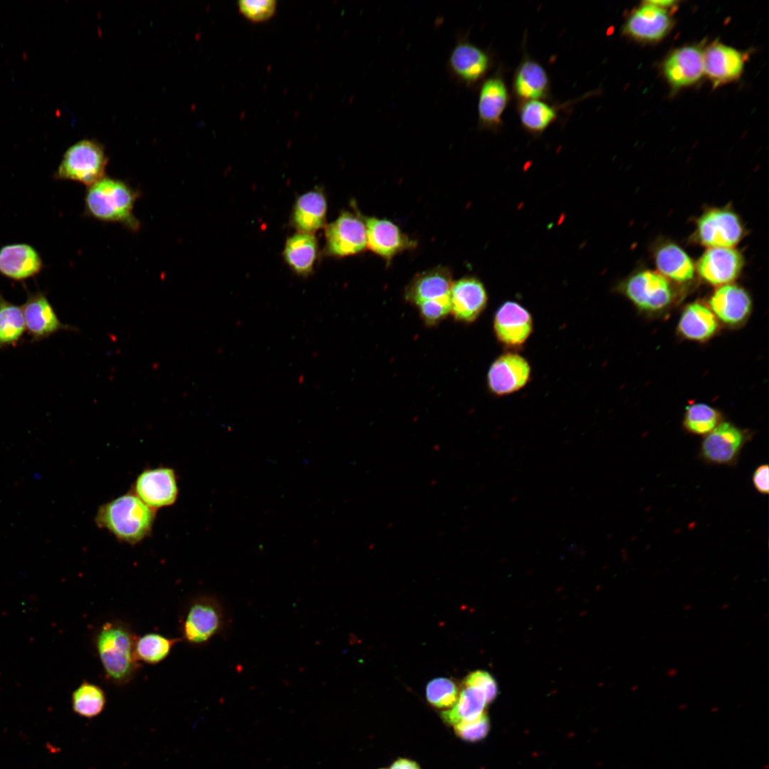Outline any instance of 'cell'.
Listing matches in <instances>:
<instances>
[{
  "instance_id": "cell-37",
  "label": "cell",
  "mask_w": 769,
  "mask_h": 769,
  "mask_svg": "<svg viewBox=\"0 0 769 769\" xmlns=\"http://www.w3.org/2000/svg\"><path fill=\"white\" fill-rule=\"evenodd\" d=\"M456 735L466 741H477L483 739L489 730V721L487 716L483 713L479 717L459 722L454 726Z\"/></svg>"
},
{
  "instance_id": "cell-21",
  "label": "cell",
  "mask_w": 769,
  "mask_h": 769,
  "mask_svg": "<svg viewBox=\"0 0 769 769\" xmlns=\"http://www.w3.org/2000/svg\"><path fill=\"white\" fill-rule=\"evenodd\" d=\"M452 273L446 266H438L416 274L406 286L404 298L417 306L422 303L449 296L453 283Z\"/></svg>"
},
{
  "instance_id": "cell-11",
  "label": "cell",
  "mask_w": 769,
  "mask_h": 769,
  "mask_svg": "<svg viewBox=\"0 0 769 769\" xmlns=\"http://www.w3.org/2000/svg\"><path fill=\"white\" fill-rule=\"evenodd\" d=\"M511 95L501 69L486 77L479 85L478 127L481 130L496 132L503 127V114Z\"/></svg>"
},
{
  "instance_id": "cell-38",
  "label": "cell",
  "mask_w": 769,
  "mask_h": 769,
  "mask_svg": "<svg viewBox=\"0 0 769 769\" xmlns=\"http://www.w3.org/2000/svg\"><path fill=\"white\" fill-rule=\"evenodd\" d=\"M417 307L424 323L433 326L438 324L450 313L449 296L424 302Z\"/></svg>"
},
{
  "instance_id": "cell-27",
  "label": "cell",
  "mask_w": 769,
  "mask_h": 769,
  "mask_svg": "<svg viewBox=\"0 0 769 769\" xmlns=\"http://www.w3.org/2000/svg\"><path fill=\"white\" fill-rule=\"evenodd\" d=\"M283 256L297 275L307 277L313 273L318 257V244L313 234L298 232L286 241Z\"/></svg>"
},
{
  "instance_id": "cell-42",
  "label": "cell",
  "mask_w": 769,
  "mask_h": 769,
  "mask_svg": "<svg viewBox=\"0 0 769 769\" xmlns=\"http://www.w3.org/2000/svg\"><path fill=\"white\" fill-rule=\"evenodd\" d=\"M389 769H421L419 764L408 758H398L391 765Z\"/></svg>"
},
{
  "instance_id": "cell-14",
  "label": "cell",
  "mask_w": 769,
  "mask_h": 769,
  "mask_svg": "<svg viewBox=\"0 0 769 769\" xmlns=\"http://www.w3.org/2000/svg\"><path fill=\"white\" fill-rule=\"evenodd\" d=\"M367 229V249L387 263L403 251L414 249L415 240L403 233L393 221L387 219L365 217Z\"/></svg>"
},
{
  "instance_id": "cell-20",
  "label": "cell",
  "mask_w": 769,
  "mask_h": 769,
  "mask_svg": "<svg viewBox=\"0 0 769 769\" xmlns=\"http://www.w3.org/2000/svg\"><path fill=\"white\" fill-rule=\"evenodd\" d=\"M512 93L518 104L549 98L550 81L545 68L535 59L525 56L515 70Z\"/></svg>"
},
{
  "instance_id": "cell-28",
  "label": "cell",
  "mask_w": 769,
  "mask_h": 769,
  "mask_svg": "<svg viewBox=\"0 0 769 769\" xmlns=\"http://www.w3.org/2000/svg\"><path fill=\"white\" fill-rule=\"evenodd\" d=\"M656 266L661 273L677 282H686L693 278L695 266L689 255L673 243L663 244L655 253Z\"/></svg>"
},
{
  "instance_id": "cell-24",
  "label": "cell",
  "mask_w": 769,
  "mask_h": 769,
  "mask_svg": "<svg viewBox=\"0 0 769 769\" xmlns=\"http://www.w3.org/2000/svg\"><path fill=\"white\" fill-rule=\"evenodd\" d=\"M703 51L689 46L672 52L664 63L663 69L669 84L675 89L697 82L704 73Z\"/></svg>"
},
{
  "instance_id": "cell-22",
  "label": "cell",
  "mask_w": 769,
  "mask_h": 769,
  "mask_svg": "<svg viewBox=\"0 0 769 769\" xmlns=\"http://www.w3.org/2000/svg\"><path fill=\"white\" fill-rule=\"evenodd\" d=\"M703 72L718 86L738 79L743 70L744 56L736 49L715 42L703 52Z\"/></svg>"
},
{
  "instance_id": "cell-41",
  "label": "cell",
  "mask_w": 769,
  "mask_h": 769,
  "mask_svg": "<svg viewBox=\"0 0 769 769\" xmlns=\"http://www.w3.org/2000/svg\"><path fill=\"white\" fill-rule=\"evenodd\" d=\"M768 469V464H761L755 469L752 476L754 488L763 495H767L769 492Z\"/></svg>"
},
{
  "instance_id": "cell-23",
  "label": "cell",
  "mask_w": 769,
  "mask_h": 769,
  "mask_svg": "<svg viewBox=\"0 0 769 769\" xmlns=\"http://www.w3.org/2000/svg\"><path fill=\"white\" fill-rule=\"evenodd\" d=\"M43 260L31 245L11 244L0 249V274L16 281L37 276L43 269Z\"/></svg>"
},
{
  "instance_id": "cell-39",
  "label": "cell",
  "mask_w": 769,
  "mask_h": 769,
  "mask_svg": "<svg viewBox=\"0 0 769 769\" xmlns=\"http://www.w3.org/2000/svg\"><path fill=\"white\" fill-rule=\"evenodd\" d=\"M240 11L252 21H264L273 16L276 8L275 0H241Z\"/></svg>"
},
{
  "instance_id": "cell-44",
  "label": "cell",
  "mask_w": 769,
  "mask_h": 769,
  "mask_svg": "<svg viewBox=\"0 0 769 769\" xmlns=\"http://www.w3.org/2000/svg\"><path fill=\"white\" fill-rule=\"evenodd\" d=\"M678 671L676 667H671L666 670V675L669 678H673L678 674Z\"/></svg>"
},
{
  "instance_id": "cell-17",
  "label": "cell",
  "mask_w": 769,
  "mask_h": 769,
  "mask_svg": "<svg viewBox=\"0 0 769 769\" xmlns=\"http://www.w3.org/2000/svg\"><path fill=\"white\" fill-rule=\"evenodd\" d=\"M21 307L31 342L41 341L58 331L73 329L61 322L46 295L42 291L28 292L26 300Z\"/></svg>"
},
{
  "instance_id": "cell-5",
  "label": "cell",
  "mask_w": 769,
  "mask_h": 769,
  "mask_svg": "<svg viewBox=\"0 0 769 769\" xmlns=\"http://www.w3.org/2000/svg\"><path fill=\"white\" fill-rule=\"evenodd\" d=\"M324 253L334 258L359 254L367 249V229L363 216L357 210H343L337 219L325 225Z\"/></svg>"
},
{
  "instance_id": "cell-18",
  "label": "cell",
  "mask_w": 769,
  "mask_h": 769,
  "mask_svg": "<svg viewBox=\"0 0 769 769\" xmlns=\"http://www.w3.org/2000/svg\"><path fill=\"white\" fill-rule=\"evenodd\" d=\"M134 490L135 495L152 509L171 506L178 495L175 473L166 467L147 469L137 478Z\"/></svg>"
},
{
  "instance_id": "cell-19",
  "label": "cell",
  "mask_w": 769,
  "mask_h": 769,
  "mask_svg": "<svg viewBox=\"0 0 769 769\" xmlns=\"http://www.w3.org/2000/svg\"><path fill=\"white\" fill-rule=\"evenodd\" d=\"M743 266L741 254L733 248H709L696 264L702 279L712 285H726L736 279Z\"/></svg>"
},
{
  "instance_id": "cell-6",
  "label": "cell",
  "mask_w": 769,
  "mask_h": 769,
  "mask_svg": "<svg viewBox=\"0 0 769 769\" xmlns=\"http://www.w3.org/2000/svg\"><path fill=\"white\" fill-rule=\"evenodd\" d=\"M226 620L220 603L210 596L193 600L182 623V639L195 645L203 644L221 632Z\"/></svg>"
},
{
  "instance_id": "cell-7",
  "label": "cell",
  "mask_w": 769,
  "mask_h": 769,
  "mask_svg": "<svg viewBox=\"0 0 769 769\" xmlns=\"http://www.w3.org/2000/svg\"><path fill=\"white\" fill-rule=\"evenodd\" d=\"M492 324L496 341L506 350L511 351L522 348L534 330L530 312L514 300H506L499 305Z\"/></svg>"
},
{
  "instance_id": "cell-46",
  "label": "cell",
  "mask_w": 769,
  "mask_h": 769,
  "mask_svg": "<svg viewBox=\"0 0 769 769\" xmlns=\"http://www.w3.org/2000/svg\"><path fill=\"white\" fill-rule=\"evenodd\" d=\"M691 608H692V605L691 604H687V605H685L684 606L683 610H685V611H689V610H691Z\"/></svg>"
},
{
  "instance_id": "cell-15",
  "label": "cell",
  "mask_w": 769,
  "mask_h": 769,
  "mask_svg": "<svg viewBox=\"0 0 769 769\" xmlns=\"http://www.w3.org/2000/svg\"><path fill=\"white\" fill-rule=\"evenodd\" d=\"M450 313L459 321L471 323L483 313L488 295L483 282L473 276L453 281L449 293Z\"/></svg>"
},
{
  "instance_id": "cell-45",
  "label": "cell",
  "mask_w": 769,
  "mask_h": 769,
  "mask_svg": "<svg viewBox=\"0 0 769 769\" xmlns=\"http://www.w3.org/2000/svg\"><path fill=\"white\" fill-rule=\"evenodd\" d=\"M729 607H730V604L729 603H724V604H722L721 606V609L723 610H726L728 609Z\"/></svg>"
},
{
  "instance_id": "cell-25",
  "label": "cell",
  "mask_w": 769,
  "mask_h": 769,
  "mask_svg": "<svg viewBox=\"0 0 769 769\" xmlns=\"http://www.w3.org/2000/svg\"><path fill=\"white\" fill-rule=\"evenodd\" d=\"M328 203L323 191L316 188L300 195L293 205L291 225L298 232L313 234L325 226Z\"/></svg>"
},
{
  "instance_id": "cell-31",
  "label": "cell",
  "mask_w": 769,
  "mask_h": 769,
  "mask_svg": "<svg viewBox=\"0 0 769 769\" xmlns=\"http://www.w3.org/2000/svg\"><path fill=\"white\" fill-rule=\"evenodd\" d=\"M488 704L485 695L479 690L469 686L459 693L455 704L440 714L442 721L449 725L476 718L484 713Z\"/></svg>"
},
{
  "instance_id": "cell-12",
  "label": "cell",
  "mask_w": 769,
  "mask_h": 769,
  "mask_svg": "<svg viewBox=\"0 0 769 769\" xmlns=\"http://www.w3.org/2000/svg\"><path fill=\"white\" fill-rule=\"evenodd\" d=\"M696 234L701 244L733 248L741 239L743 229L738 216L725 209L706 211L699 219Z\"/></svg>"
},
{
  "instance_id": "cell-9",
  "label": "cell",
  "mask_w": 769,
  "mask_h": 769,
  "mask_svg": "<svg viewBox=\"0 0 769 769\" xmlns=\"http://www.w3.org/2000/svg\"><path fill=\"white\" fill-rule=\"evenodd\" d=\"M492 66L490 53L471 43L466 36L457 39L447 61L451 76L466 87L480 85Z\"/></svg>"
},
{
  "instance_id": "cell-8",
  "label": "cell",
  "mask_w": 769,
  "mask_h": 769,
  "mask_svg": "<svg viewBox=\"0 0 769 769\" xmlns=\"http://www.w3.org/2000/svg\"><path fill=\"white\" fill-rule=\"evenodd\" d=\"M618 290L637 307L647 311L664 309L673 298L669 281L661 273L649 270L632 274L619 285Z\"/></svg>"
},
{
  "instance_id": "cell-2",
  "label": "cell",
  "mask_w": 769,
  "mask_h": 769,
  "mask_svg": "<svg viewBox=\"0 0 769 769\" xmlns=\"http://www.w3.org/2000/svg\"><path fill=\"white\" fill-rule=\"evenodd\" d=\"M141 193L120 179L105 176L87 187L84 197V214L105 223H117L132 231L140 228L133 214L135 204Z\"/></svg>"
},
{
  "instance_id": "cell-1",
  "label": "cell",
  "mask_w": 769,
  "mask_h": 769,
  "mask_svg": "<svg viewBox=\"0 0 769 769\" xmlns=\"http://www.w3.org/2000/svg\"><path fill=\"white\" fill-rule=\"evenodd\" d=\"M137 635L121 620L104 622L95 633L94 646L106 679L117 686L129 684L141 668L135 644Z\"/></svg>"
},
{
  "instance_id": "cell-29",
  "label": "cell",
  "mask_w": 769,
  "mask_h": 769,
  "mask_svg": "<svg viewBox=\"0 0 769 769\" xmlns=\"http://www.w3.org/2000/svg\"><path fill=\"white\" fill-rule=\"evenodd\" d=\"M718 323L712 311L700 303L688 305L684 310L679 322V330L685 338L703 341L711 338L716 331Z\"/></svg>"
},
{
  "instance_id": "cell-13",
  "label": "cell",
  "mask_w": 769,
  "mask_h": 769,
  "mask_svg": "<svg viewBox=\"0 0 769 769\" xmlns=\"http://www.w3.org/2000/svg\"><path fill=\"white\" fill-rule=\"evenodd\" d=\"M745 433L729 422L720 423L706 435L701 442L699 456L708 464L733 465L746 443Z\"/></svg>"
},
{
  "instance_id": "cell-40",
  "label": "cell",
  "mask_w": 769,
  "mask_h": 769,
  "mask_svg": "<svg viewBox=\"0 0 769 769\" xmlns=\"http://www.w3.org/2000/svg\"><path fill=\"white\" fill-rule=\"evenodd\" d=\"M464 685L481 691L485 695L488 703L497 695L496 681L489 673L484 671H476L469 674L464 679Z\"/></svg>"
},
{
  "instance_id": "cell-33",
  "label": "cell",
  "mask_w": 769,
  "mask_h": 769,
  "mask_svg": "<svg viewBox=\"0 0 769 769\" xmlns=\"http://www.w3.org/2000/svg\"><path fill=\"white\" fill-rule=\"evenodd\" d=\"M183 641L181 638H169L157 633H147L137 637L135 651L140 661L157 664L164 660L172 647Z\"/></svg>"
},
{
  "instance_id": "cell-26",
  "label": "cell",
  "mask_w": 769,
  "mask_h": 769,
  "mask_svg": "<svg viewBox=\"0 0 769 769\" xmlns=\"http://www.w3.org/2000/svg\"><path fill=\"white\" fill-rule=\"evenodd\" d=\"M709 305L714 315L728 325L742 323L751 310L749 295L737 285L720 286L711 295Z\"/></svg>"
},
{
  "instance_id": "cell-16",
  "label": "cell",
  "mask_w": 769,
  "mask_h": 769,
  "mask_svg": "<svg viewBox=\"0 0 769 769\" xmlns=\"http://www.w3.org/2000/svg\"><path fill=\"white\" fill-rule=\"evenodd\" d=\"M672 19L667 9L644 1L627 18L622 33L642 41H656L670 31Z\"/></svg>"
},
{
  "instance_id": "cell-47",
  "label": "cell",
  "mask_w": 769,
  "mask_h": 769,
  "mask_svg": "<svg viewBox=\"0 0 769 769\" xmlns=\"http://www.w3.org/2000/svg\"><path fill=\"white\" fill-rule=\"evenodd\" d=\"M380 769H385V768H380Z\"/></svg>"
},
{
  "instance_id": "cell-43",
  "label": "cell",
  "mask_w": 769,
  "mask_h": 769,
  "mask_svg": "<svg viewBox=\"0 0 769 769\" xmlns=\"http://www.w3.org/2000/svg\"><path fill=\"white\" fill-rule=\"evenodd\" d=\"M648 1L649 3L654 4V5L657 6L662 7V8H666V9H667L669 7H672V6H675L676 4H678V2L676 1H670V0H666V1H664V0H661V1Z\"/></svg>"
},
{
  "instance_id": "cell-3",
  "label": "cell",
  "mask_w": 769,
  "mask_h": 769,
  "mask_svg": "<svg viewBox=\"0 0 769 769\" xmlns=\"http://www.w3.org/2000/svg\"><path fill=\"white\" fill-rule=\"evenodd\" d=\"M155 516L154 509L136 495L127 493L100 506L95 520L119 540L136 544L150 533Z\"/></svg>"
},
{
  "instance_id": "cell-30",
  "label": "cell",
  "mask_w": 769,
  "mask_h": 769,
  "mask_svg": "<svg viewBox=\"0 0 769 769\" xmlns=\"http://www.w3.org/2000/svg\"><path fill=\"white\" fill-rule=\"evenodd\" d=\"M559 108L543 100L525 101L518 104V114L524 130L533 136H540L558 118Z\"/></svg>"
},
{
  "instance_id": "cell-35",
  "label": "cell",
  "mask_w": 769,
  "mask_h": 769,
  "mask_svg": "<svg viewBox=\"0 0 769 769\" xmlns=\"http://www.w3.org/2000/svg\"><path fill=\"white\" fill-rule=\"evenodd\" d=\"M718 411L708 404L696 403L686 407L684 427L690 433L706 435L719 424Z\"/></svg>"
},
{
  "instance_id": "cell-32",
  "label": "cell",
  "mask_w": 769,
  "mask_h": 769,
  "mask_svg": "<svg viewBox=\"0 0 769 769\" xmlns=\"http://www.w3.org/2000/svg\"><path fill=\"white\" fill-rule=\"evenodd\" d=\"M26 332L22 307L7 300L0 293V350L16 347Z\"/></svg>"
},
{
  "instance_id": "cell-36",
  "label": "cell",
  "mask_w": 769,
  "mask_h": 769,
  "mask_svg": "<svg viewBox=\"0 0 769 769\" xmlns=\"http://www.w3.org/2000/svg\"><path fill=\"white\" fill-rule=\"evenodd\" d=\"M459 695L456 684L448 678L432 679L426 687L427 701L437 708H450L456 702Z\"/></svg>"
},
{
  "instance_id": "cell-4",
  "label": "cell",
  "mask_w": 769,
  "mask_h": 769,
  "mask_svg": "<svg viewBox=\"0 0 769 769\" xmlns=\"http://www.w3.org/2000/svg\"><path fill=\"white\" fill-rule=\"evenodd\" d=\"M108 162L103 146L97 141L84 139L66 151L53 177L88 187L105 176Z\"/></svg>"
},
{
  "instance_id": "cell-10",
  "label": "cell",
  "mask_w": 769,
  "mask_h": 769,
  "mask_svg": "<svg viewBox=\"0 0 769 769\" xmlns=\"http://www.w3.org/2000/svg\"><path fill=\"white\" fill-rule=\"evenodd\" d=\"M529 361L517 351L506 350L491 364L486 375L488 392L496 397L516 393L530 381Z\"/></svg>"
},
{
  "instance_id": "cell-34",
  "label": "cell",
  "mask_w": 769,
  "mask_h": 769,
  "mask_svg": "<svg viewBox=\"0 0 769 769\" xmlns=\"http://www.w3.org/2000/svg\"><path fill=\"white\" fill-rule=\"evenodd\" d=\"M106 703L103 690L98 685L87 681L73 691L72 707L76 713L85 718H93L100 714Z\"/></svg>"
}]
</instances>
